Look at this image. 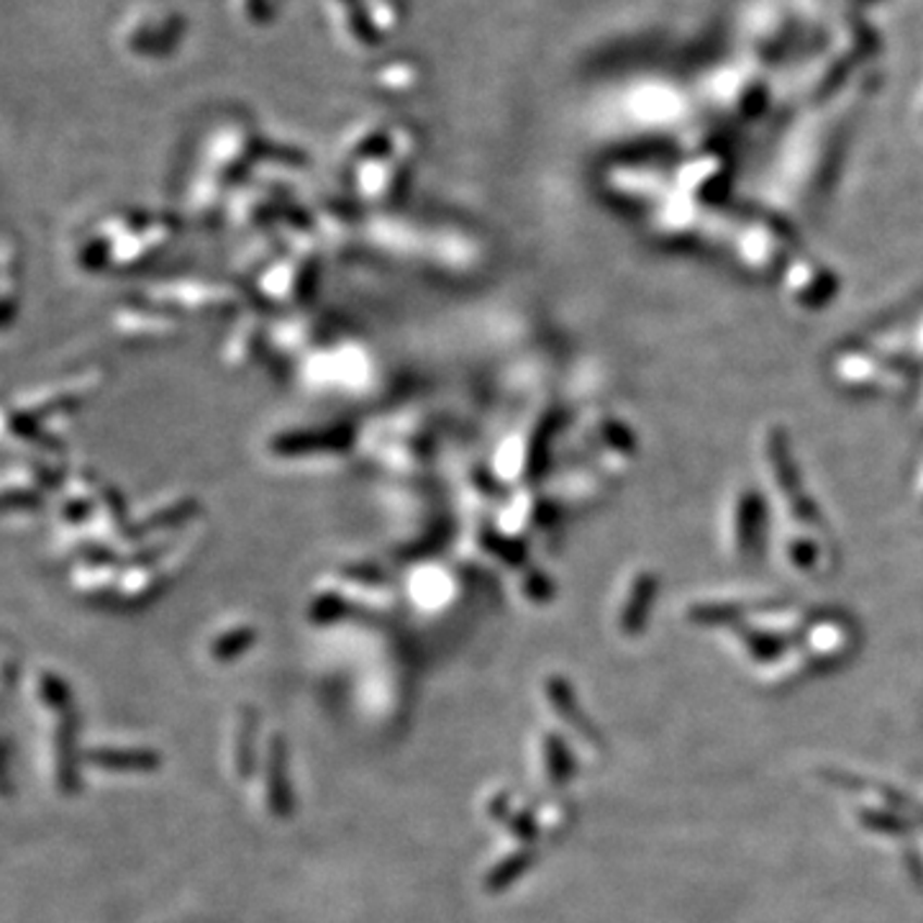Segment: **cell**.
Instances as JSON below:
<instances>
[{
  "label": "cell",
  "instance_id": "7a4b0ae2",
  "mask_svg": "<svg viewBox=\"0 0 923 923\" xmlns=\"http://www.w3.org/2000/svg\"><path fill=\"white\" fill-rule=\"evenodd\" d=\"M77 734H80V719H77L75 711L62 715L54 739L57 785L67 796L80 790V747H77Z\"/></svg>",
  "mask_w": 923,
  "mask_h": 923
},
{
  "label": "cell",
  "instance_id": "3957f363",
  "mask_svg": "<svg viewBox=\"0 0 923 923\" xmlns=\"http://www.w3.org/2000/svg\"><path fill=\"white\" fill-rule=\"evenodd\" d=\"M85 764L109 772H136V775H149L162 768V754L147 747H98L88 749L83 754Z\"/></svg>",
  "mask_w": 923,
  "mask_h": 923
},
{
  "label": "cell",
  "instance_id": "30bf717a",
  "mask_svg": "<svg viewBox=\"0 0 923 923\" xmlns=\"http://www.w3.org/2000/svg\"><path fill=\"white\" fill-rule=\"evenodd\" d=\"M506 826L508 832L524 844H534L536 839H539V821H536V815L532 811H526V808L524 811H513Z\"/></svg>",
  "mask_w": 923,
  "mask_h": 923
},
{
  "label": "cell",
  "instance_id": "52a82bcc",
  "mask_svg": "<svg viewBox=\"0 0 923 923\" xmlns=\"http://www.w3.org/2000/svg\"><path fill=\"white\" fill-rule=\"evenodd\" d=\"M257 711L252 706L241 708L239 719V732H236V775L241 779H249L257 770Z\"/></svg>",
  "mask_w": 923,
  "mask_h": 923
},
{
  "label": "cell",
  "instance_id": "5b68a950",
  "mask_svg": "<svg viewBox=\"0 0 923 923\" xmlns=\"http://www.w3.org/2000/svg\"><path fill=\"white\" fill-rule=\"evenodd\" d=\"M534 862H536V851L528 847L506 855L503 860L496 862L488 872H485L483 877L485 893H490V896H500V893H506L508 887H513V883H519V880L534 868Z\"/></svg>",
  "mask_w": 923,
  "mask_h": 923
},
{
  "label": "cell",
  "instance_id": "9c48e42d",
  "mask_svg": "<svg viewBox=\"0 0 923 923\" xmlns=\"http://www.w3.org/2000/svg\"><path fill=\"white\" fill-rule=\"evenodd\" d=\"M254 644V632L252 628H239V632H232L226 636H221V639L213 644V657H216V662H234L236 657H241L247 652L249 647Z\"/></svg>",
  "mask_w": 923,
  "mask_h": 923
},
{
  "label": "cell",
  "instance_id": "277c9868",
  "mask_svg": "<svg viewBox=\"0 0 923 923\" xmlns=\"http://www.w3.org/2000/svg\"><path fill=\"white\" fill-rule=\"evenodd\" d=\"M547 700H549V706H552L554 711L560 713V719L564 721V724H567L570 728H575L577 734L585 736V741H590V744L598 741V734L593 732L588 721H585L583 708H579L575 693H572L567 679L560 677V675L549 677L547 679Z\"/></svg>",
  "mask_w": 923,
  "mask_h": 923
},
{
  "label": "cell",
  "instance_id": "8992f818",
  "mask_svg": "<svg viewBox=\"0 0 923 923\" xmlns=\"http://www.w3.org/2000/svg\"><path fill=\"white\" fill-rule=\"evenodd\" d=\"M544 770H547L549 783L557 785V788L567 785L572 775H575V770H577L575 760H572V751L567 747V741H564L562 736L554 734V732L544 734Z\"/></svg>",
  "mask_w": 923,
  "mask_h": 923
},
{
  "label": "cell",
  "instance_id": "ba28073f",
  "mask_svg": "<svg viewBox=\"0 0 923 923\" xmlns=\"http://www.w3.org/2000/svg\"><path fill=\"white\" fill-rule=\"evenodd\" d=\"M39 698L49 711L60 713V719L73 713V688L54 672H41L39 675Z\"/></svg>",
  "mask_w": 923,
  "mask_h": 923
},
{
  "label": "cell",
  "instance_id": "6da1fadb",
  "mask_svg": "<svg viewBox=\"0 0 923 923\" xmlns=\"http://www.w3.org/2000/svg\"><path fill=\"white\" fill-rule=\"evenodd\" d=\"M264 793L267 808L275 819L288 821L296 811V796L290 785L288 768V741L280 734H272L267 741V760H264Z\"/></svg>",
  "mask_w": 923,
  "mask_h": 923
},
{
  "label": "cell",
  "instance_id": "8fae6325",
  "mask_svg": "<svg viewBox=\"0 0 923 923\" xmlns=\"http://www.w3.org/2000/svg\"><path fill=\"white\" fill-rule=\"evenodd\" d=\"M488 815L492 821H496V824H508V819H511L513 815V808H511V796H508L506 790H500V793H496V796L490 798V803H488Z\"/></svg>",
  "mask_w": 923,
  "mask_h": 923
}]
</instances>
